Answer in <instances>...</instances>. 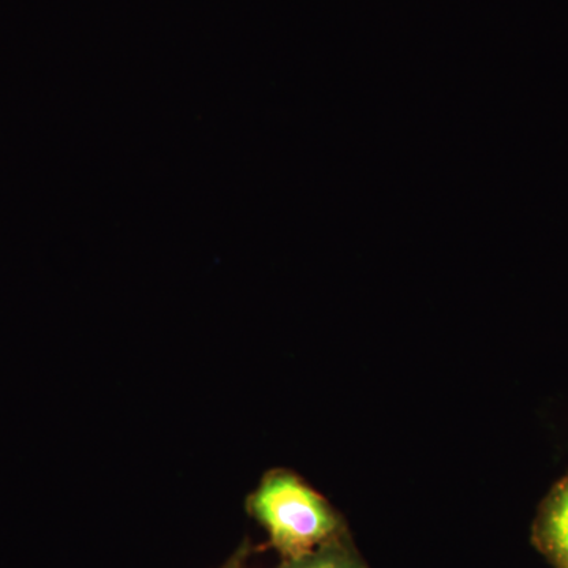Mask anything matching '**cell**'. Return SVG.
I'll use <instances>...</instances> for the list:
<instances>
[{"instance_id": "6da1fadb", "label": "cell", "mask_w": 568, "mask_h": 568, "mask_svg": "<svg viewBox=\"0 0 568 568\" xmlns=\"http://www.w3.org/2000/svg\"><path fill=\"white\" fill-rule=\"evenodd\" d=\"M246 507L286 560L331 544L339 530V519L327 500L291 470L265 474Z\"/></svg>"}, {"instance_id": "7a4b0ae2", "label": "cell", "mask_w": 568, "mask_h": 568, "mask_svg": "<svg viewBox=\"0 0 568 568\" xmlns=\"http://www.w3.org/2000/svg\"><path fill=\"white\" fill-rule=\"evenodd\" d=\"M536 541L558 568H568V476L551 489L536 523Z\"/></svg>"}, {"instance_id": "3957f363", "label": "cell", "mask_w": 568, "mask_h": 568, "mask_svg": "<svg viewBox=\"0 0 568 568\" xmlns=\"http://www.w3.org/2000/svg\"><path fill=\"white\" fill-rule=\"evenodd\" d=\"M278 568H365L336 541L324 545L302 558L290 559Z\"/></svg>"}, {"instance_id": "277c9868", "label": "cell", "mask_w": 568, "mask_h": 568, "mask_svg": "<svg viewBox=\"0 0 568 568\" xmlns=\"http://www.w3.org/2000/svg\"><path fill=\"white\" fill-rule=\"evenodd\" d=\"M246 547H242L222 568H244Z\"/></svg>"}]
</instances>
